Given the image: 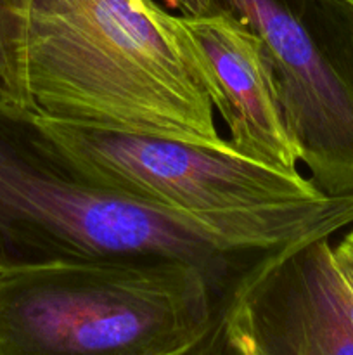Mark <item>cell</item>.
Returning a JSON list of instances; mask_svg holds the SVG:
<instances>
[{"label":"cell","instance_id":"ba28073f","mask_svg":"<svg viewBox=\"0 0 353 355\" xmlns=\"http://www.w3.org/2000/svg\"><path fill=\"white\" fill-rule=\"evenodd\" d=\"M21 0H0V97L28 107L14 49V12Z\"/></svg>","mask_w":353,"mask_h":355},{"label":"cell","instance_id":"8fae6325","mask_svg":"<svg viewBox=\"0 0 353 355\" xmlns=\"http://www.w3.org/2000/svg\"><path fill=\"white\" fill-rule=\"evenodd\" d=\"M332 2H336L338 6H341L343 9L350 10V12L353 14V0H332Z\"/></svg>","mask_w":353,"mask_h":355},{"label":"cell","instance_id":"8992f818","mask_svg":"<svg viewBox=\"0 0 353 355\" xmlns=\"http://www.w3.org/2000/svg\"><path fill=\"white\" fill-rule=\"evenodd\" d=\"M217 3L265 44L308 179L324 196L353 194V14L325 40L280 0Z\"/></svg>","mask_w":353,"mask_h":355},{"label":"cell","instance_id":"5b68a950","mask_svg":"<svg viewBox=\"0 0 353 355\" xmlns=\"http://www.w3.org/2000/svg\"><path fill=\"white\" fill-rule=\"evenodd\" d=\"M315 231L256 255L217 311L204 354L350 355L353 318L332 260Z\"/></svg>","mask_w":353,"mask_h":355},{"label":"cell","instance_id":"6da1fadb","mask_svg":"<svg viewBox=\"0 0 353 355\" xmlns=\"http://www.w3.org/2000/svg\"><path fill=\"white\" fill-rule=\"evenodd\" d=\"M14 49L42 116L230 149L206 55L185 17L158 0H21Z\"/></svg>","mask_w":353,"mask_h":355},{"label":"cell","instance_id":"7c38bea8","mask_svg":"<svg viewBox=\"0 0 353 355\" xmlns=\"http://www.w3.org/2000/svg\"><path fill=\"white\" fill-rule=\"evenodd\" d=\"M308 2H324V0H308Z\"/></svg>","mask_w":353,"mask_h":355},{"label":"cell","instance_id":"9c48e42d","mask_svg":"<svg viewBox=\"0 0 353 355\" xmlns=\"http://www.w3.org/2000/svg\"><path fill=\"white\" fill-rule=\"evenodd\" d=\"M332 260L348 297L353 318V227L332 245Z\"/></svg>","mask_w":353,"mask_h":355},{"label":"cell","instance_id":"30bf717a","mask_svg":"<svg viewBox=\"0 0 353 355\" xmlns=\"http://www.w3.org/2000/svg\"><path fill=\"white\" fill-rule=\"evenodd\" d=\"M159 3L166 7L172 12L180 14V16H201L218 6L217 0H158Z\"/></svg>","mask_w":353,"mask_h":355},{"label":"cell","instance_id":"3957f363","mask_svg":"<svg viewBox=\"0 0 353 355\" xmlns=\"http://www.w3.org/2000/svg\"><path fill=\"white\" fill-rule=\"evenodd\" d=\"M220 274L172 255L0 269V355L204 354Z\"/></svg>","mask_w":353,"mask_h":355},{"label":"cell","instance_id":"52a82bcc","mask_svg":"<svg viewBox=\"0 0 353 355\" xmlns=\"http://www.w3.org/2000/svg\"><path fill=\"white\" fill-rule=\"evenodd\" d=\"M185 23L217 78L221 94L218 113L232 151L282 172H300V148L284 118L272 62L260 35L220 6L185 17Z\"/></svg>","mask_w":353,"mask_h":355},{"label":"cell","instance_id":"277c9868","mask_svg":"<svg viewBox=\"0 0 353 355\" xmlns=\"http://www.w3.org/2000/svg\"><path fill=\"white\" fill-rule=\"evenodd\" d=\"M33 118L76 179L144 207L213 214L324 198L301 172H282L232 149L113 132L35 111Z\"/></svg>","mask_w":353,"mask_h":355},{"label":"cell","instance_id":"7a4b0ae2","mask_svg":"<svg viewBox=\"0 0 353 355\" xmlns=\"http://www.w3.org/2000/svg\"><path fill=\"white\" fill-rule=\"evenodd\" d=\"M322 200L190 214L144 207L76 179L45 144L33 110L0 97V269L55 259L172 255L224 276L322 229Z\"/></svg>","mask_w":353,"mask_h":355}]
</instances>
